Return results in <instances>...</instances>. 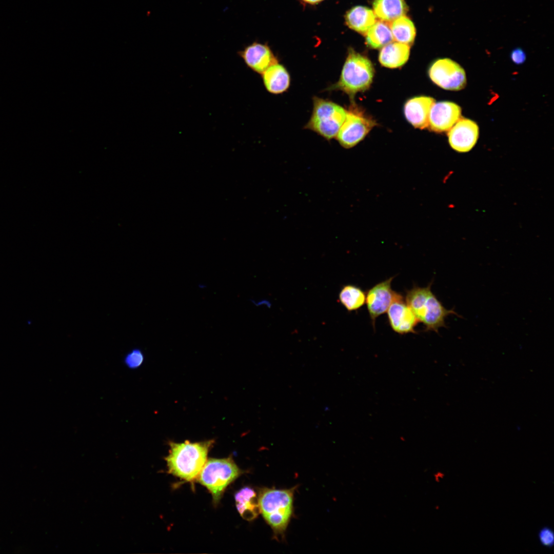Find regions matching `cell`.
<instances>
[{"label": "cell", "instance_id": "6da1fadb", "mask_svg": "<svg viewBox=\"0 0 554 554\" xmlns=\"http://www.w3.org/2000/svg\"><path fill=\"white\" fill-rule=\"evenodd\" d=\"M213 440L192 443H169L170 449L165 458L168 472L186 481L195 480L205 464Z\"/></svg>", "mask_w": 554, "mask_h": 554}, {"label": "cell", "instance_id": "7a4b0ae2", "mask_svg": "<svg viewBox=\"0 0 554 554\" xmlns=\"http://www.w3.org/2000/svg\"><path fill=\"white\" fill-rule=\"evenodd\" d=\"M432 282L425 287L414 285L406 291L405 302L419 322L425 326V331L439 332L441 327L447 328L446 318L451 314L461 315L453 308L446 309L431 291Z\"/></svg>", "mask_w": 554, "mask_h": 554}, {"label": "cell", "instance_id": "3957f363", "mask_svg": "<svg viewBox=\"0 0 554 554\" xmlns=\"http://www.w3.org/2000/svg\"><path fill=\"white\" fill-rule=\"evenodd\" d=\"M290 489L262 488L258 500L260 513L270 526L276 538L284 537L293 512L294 492Z\"/></svg>", "mask_w": 554, "mask_h": 554}, {"label": "cell", "instance_id": "277c9868", "mask_svg": "<svg viewBox=\"0 0 554 554\" xmlns=\"http://www.w3.org/2000/svg\"><path fill=\"white\" fill-rule=\"evenodd\" d=\"M374 75V68L366 57L349 48L339 81L327 90H341L352 98L368 89Z\"/></svg>", "mask_w": 554, "mask_h": 554}, {"label": "cell", "instance_id": "5b68a950", "mask_svg": "<svg viewBox=\"0 0 554 554\" xmlns=\"http://www.w3.org/2000/svg\"><path fill=\"white\" fill-rule=\"evenodd\" d=\"M243 473L231 457L212 458L206 461L196 479L211 493L216 505L227 487Z\"/></svg>", "mask_w": 554, "mask_h": 554}, {"label": "cell", "instance_id": "8992f818", "mask_svg": "<svg viewBox=\"0 0 554 554\" xmlns=\"http://www.w3.org/2000/svg\"><path fill=\"white\" fill-rule=\"evenodd\" d=\"M311 117L304 128L330 141L336 137L347 113L340 105L318 96L313 97Z\"/></svg>", "mask_w": 554, "mask_h": 554}, {"label": "cell", "instance_id": "52a82bcc", "mask_svg": "<svg viewBox=\"0 0 554 554\" xmlns=\"http://www.w3.org/2000/svg\"><path fill=\"white\" fill-rule=\"evenodd\" d=\"M431 80L439 87L448 90H460L466 84L464 69L457 62L445 58L436 61L429 69Z\"/></svg>", "mask_w": 554, "mask_h": 554}, {"label": "cell", "instance_id": "ba28073f", "mask_svg": "<svg viewBox=\"0 0 554 554\" xmlns=\"http://www.w3.org/2000/svg\"><path fill=\"white\" fill-rule=\"evenodd\" d=\"M374 125L372 120L352 108L347 111L336 138L342 147L350 148L362 141Z\"/></svg>", "mask_w": 554, "mask_h": 554}, {"label": "cell", "instance_id": "9c48e42d", "mask_svg": "<svg viewBox=\"0 0 554 554\" xmlns=\"http://www.w3.org/2000/svg\"><path fill=\"white\" fill-rule=\"evenodd\" d=\"M394 278L393 276L375 284L366 293L365 303L374 329L377 318L387 312L400 294L392 289L391 282Z\"/></svg>", "mask_w": 554, "mask_h": 554}, {"label": "cell", "instance_id": "30bf717a", "mask_svg": "<svg viewBox=\"0 0 554 554\" xmlns=\"http://www.w3.org/2000/svg\"><path fill=\"white\" fill-rule=\"evenodd\" d=\"M386 312L393 331L402 335L417 333L415 327L419 321L401 294L392 302Z\"/></svg>", "mask_w": 554, "mask_h": 554}, {"label": "cell", "instance_id": "8fae6325", "mask_svg": "<svg viewBox=\"0 0 554 554\" xmlns=\"http://www.w3.org/2000/svg\"><path fill=\"white\" fill-rule=\"evenodd\" d=\"M479 134V127L476 122L467 118H460L449 130L448 142L455 151L467 152L476 145Z\"/></svg>", "mask_w": 554, "mask_h": 554}, {"label": "cell", "instance_id": "7c38bea8", "mask_svg": "<svg viewBox=\"0 0 554 554\" xmlns=\"http://www.w3.org/2000/svg\"><path fill=\"white\" fill-rule=\"evenodd\" d=\"M461 108L447 101L434 103L430 110L428 127L437 132L449 131L461 118Z\"/></svg>", "mask_w": 554, "mask_h": 554}, {"label": "cell", "instance_id": "4fadbf2b", "mask_svg": "<svg viewBox=\"0 0 554 554\" xmlns=\"http://www.w3.org/2000/svg\"><path fill=\"white\" fill-rule=\"evenodd\" d=\"M246 66L254 72L262 74L278 60L266 44L253 42L238 52Z\"/></svg>", "mask_w": 554, "mask_h": 554}, {"label": "cell", "instance_id": "5bb4252c", "mask_svg": "<svg viewBox=\"0 0 554 554\" xmlns=\"http://www.w3.org/2000/svg\"><path fill=\"white\" fill-rule=\"evenodd\" d=\"M434 100L429 96H421L409 100L404 106V113L407 121L414 127H428L430 109Z\"/></svg>", "mask_w": 554, "mask_h": 554}, {"label": "cell", "instance_id": "9a60e30c", "mask_svg": "<svg viewBox=\"0 0 554 554\" xmlns=\"http://www.w3.org/2000/svg\"><path fill=\"white\" fill-rule=\"evenodd\" d=\"M261 75L266 89L271 94H282L290 87L289 73L285 67L279 62L270 66Z\"/></svg>", "mask_w": 554, "mask_h": 554}, {"label": "cell", "instance_id": "2e32d148", "mask_svg": "<svg viewBox=\"0 0 554 554\" xmlns=\"http://www.w3.org/2000/svg\"><path fill=\"white\" fill-rule=\"evenodd\" d=\"M345 23L351 29L365 35L376 22V16L370 8L358 6L349 9L345 15Z\"/></svg>", "mask_w": 554, "mask_h": 554}, {"label": "cell", "instance_id": "e0dca14e", "mask_svg": "<svg viewBox=\"0 0 554 554\" xmlns=\"http://www.w3.org/2000/svg\"><path fill=\"white\" fill-rule=\"evenodd\" d=\"M236 507L241 516L247 521L255 519L260 513L258 496L248 486L243 487L234 496Z\"/></svg>", "mask_w": 554, "mask_h": 554}, {"label": "cell", "instance_id": "ac0fdd59", "mask_svg": "<svg viewBox=\"0 0 554 554\" xmlns=\"http://www.w3.org/2000/svg\"><path fill=\"white\" fill-rule=\"evenodd\" d=\"M409 53V45L392 42L382 47L379 60L380 63L386 67L398 68L407 61Z\"/></svg>", "mask_w": 554, "mask_h": 554}, {"label": "cell", "instance_id": "d6986e66", "mask_svg": "<svg viewBox=\"0 0 554 554\" xmlns=\"http://www.w3.org/2000/svg\"><path fill=\"white\" fill-rule=\"evenodd\" d=\"M372 5L375 16L387 23L405 16L408 11L404 0H374Z\"/></svg>", "mask_w": 554, "mask_h": 554}, {"label": "cell", "instance_id": "ffe728a7", "mask_svg": "<svg viewBox=\"0 0 554 554\" xmlns=\"http://www.w3.org/2000/svg\"><path fill=\"white\" fill-rule=\"evenodd\" d=\"M365 35L367 44L373 49L381 48L393 41L389 23L382 21H376Z\"/></svg>", "mask_w": 554, "mask_h": 554}, {"label": "cell", "instance_id": "44dd1931", "mask_svg": "<svg viewBox=\"0 0 554 554\" xmlns=\"http://www.w3.org/2000/svg\"><path fill=\"white\" fill-rule=\"evenodd\" d=\"M390 23L389 26L393 40L408 45L413 43L416 36V28L408 17L403 16Z\"/></svg>", "mask_w": 554, "mask_h": 554}, {"label": "cell", "instance_id": "7402d4cb", "mask_svg": "<svg viewBox=\"0 0 554 554\" xmlns=\"http://www.w3.org/2000/svg\"><path fill=\"white\" fill-rule=\"evenodd\" d=\"M339 300L348 311H355L365 304L366 292L355 285H346L341 289L339 294Z\"/></svg>", "mask_w": 554, "mask_h": 554}, {"label": "cell", "instance_id": "603a6c76", "mask_svg": "<svg viewBox=\"0 0 554 554\" xmlns=\"http://www.w3.org/2000/svg\"><path fill=\"white\" fill-rule=\"evenodd\" d=\"M144 357L142 351L138 348H135L129 352L125 357L126 365L130 368L134 369L142 365Z\"/></svg>", "mask_w": 554, "mask_h": 554}, {"label": "cell", "instance_id": "cb8c5ba5", "mask_svg": "<svg viewBox=\"0 0 554 554\" xmlns=\"http://www.w3.org/2000/svg\"><path fill=\"white\" fill-rule=\"evenodd\" d=\"M538 539L540 544L547 548H551L554 545V532L548 526L542 527L538 532Z\"/></svg>", "mask_w": 554, "mask_h": 554}, {"label": "cell", "instance_id": "d4e9b609", "mask_svg": "<svg viewBox=\"0 0 554 554\" xmlns=\"http://www.w3.org/2000/svg\"><path fill=\"white\" fill-rule=\"evenodd\" d=\"M512 61L517 64L523 63L526 59V55L524 51L520 48L513 49L510 54Z\"/></svg>", "mask_w": 554, "mask_h": 554}, {"label": "cell", "instance_id": "484cf974", "mask_svg": "<svg viewBox=\"0 0 554 554\" xmlns=\"http://www.w3.org/2000/svg\"><path fill=\"white\" fill-rule=\"evenodd\" d=\"M302 1L303 2H304V3L310 4V5H315V4H318L324 1V0H302Z\"/></svg>", "mask_w": 554, "mask_h": 554}]
</instances>
